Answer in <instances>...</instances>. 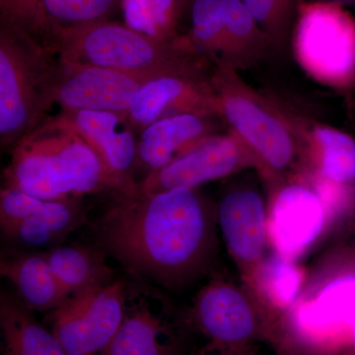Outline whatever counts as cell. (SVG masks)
<instances>
[{
    "label": "cell",
    "mask_w": 355,
    "mask_h": 355,
    "mask_svg": "<svg viewBox=\"0 0 355 355\" xmlns=\"http://www.w3.org/2000/svg\"><path fill=\"white\" fill-rule=\"evenodd\" d=\"M248 168L258 170L253 154L230 132L200 140L161 169L147 175L140 191L157 193L174 189L196 190L200 184L230 176Z\"/></svg>",
    "instance_id": "11"
},
{
    "label": "cell",
    "mask_w": 355,
    "mask_h": 355,
    "mask_svg": "<svg viewBox=\"0 0 355 355\" xmlns=\"http://www.w3.org/2000/svg\"><path fill=\"white\" fill-rule=\"evenodd\" d=\"M191 1H193V0H180V2H181L184 6H189V4H191Z\"/></svg>",
    "instance_id": "33"
},
{
    "label": "cell",
    "mask_w": 355,
    "mask_h": 355,
    "mask_svg": "<svg viewBox=\"0 0 355 355\" xmlns=\"http://www.w3.org/2000/svg\"><path fill=\"white\" fill-rule=\"evenodd\" d=\"M184 6L180 0H123L128 27L161 40L177 38V25Z\"/></svg>",
    "instance_id": "24"
},
{
    "label": "cell",
    "mask_w": 355,
    "mask_h": 355,
    "mask_svg": "<svg viewBox=\"0 0 355 355\" xmlns=\"http://www.w3.org/2000/svg\"><path fill=\"white\" fill-rule=\"evenodd\" d=\"M172 324L163 295L151 287L127 286L123 320L100 355H173Z\"/></svg>",
    "instance_id": "14"
},
{
    "label": "cell",
    "mask_w": 355,
    "mask_h": 355,
    "mask_svg": "<svg viewBox=\"0 0 355 355\" xmlns=\"http://www.w3.org/2000/svg\"><path fill=\"white\" fill-rule=\"evenodd\" d=\"M198 328L218 352L251 347L261 338H275L265 312L250 293L226 280L216 279L198 292L193 309Z\"/></svg>",
    "instance_id": "9"
},
{
    "label": "cell",
    "mask_w": 355,
    "mask_h": 355,
    "mask_svg": "<svg viewBox=\"0 0 355 355\" xmlns=\"http://www.w3.org/2000/svg\"><path fill=\"white\" fill-rule=\"evenodd\" d=\"M292 50L313 80L336 90L354 87L355 19L343 4L299 0Z\"/></svg>",
    "instance_id": "6"
},
{
    "label": "cell",
    "mask_w": 355,
    "mask_h": 355,
    "mask_svg": "<svg viewBox=\"0 0 355 355\" xmlns=\"http://www.w3.org/2000/svg\"><path fill=\"white\" fill-rule=\"evenodd\" d=\"M46 200L33 197L18 189L4 187L0 193V225L1 230L12 227L18 222L38 211Z\"/></svg>",
    "instance_id": "28"
},
{
    "label": "cell",
    "mask_w": 355,
    "mask_h": 355,
    "mask_svg": "<svg viewBox=\"0 0 355 355\" xmlns=\"http://www.w3.org/2000/svg\"><path fill=\"white\" fill-rule=\"evenodd\" d=\"M147 81L118 70L77 64L53 55L44 89V113L58 105L60 112L128 114L135 96Z\"/></svg>",
    "instance_id": "8"
},
{
    "label": "cell",
    "mask_w": 355,
    "mask_h": 355,
    "mask_svg": "<svg viewBox=\"0 0 355 355\" xmlns=\"http://www.w3.org/2000/svg\"><path fill=\"white\" fill-rule=\"evenodd\" d=\"M53 51L27 33L0 31V144L16 146L44 121V98Z\"/></svg>",
    "instance_id": "5"
},
{
    "label": "cell",
    "mask_w": 355,
    "mask_h": 355,
    "mask_svg": "<svg viewBox=\"0 0 355 355\" xmlns=\"http://www.w3.org/2000/svg\"><path fill=\"white\" fill-rule=\"evenodd\" d=\"M1 27L20 30L50 49L53 28L43 0H0Z\"/></svg>",
    "instance_id": "26"
},
{
    "label": "cell",
    "mask_w": 355,
    "mask_h": 355,
    "mask_svg": "<svg viewBox=\"0 0 355 355\" xmlns=\"http://www.w3.org/2000/svg\"><path fill=\"white\" fill-rule=\"evenodd\" d=\"M7 188L49 202L110 191L128 193L73 130L46 119L16 144L3 174Z\"/></svg>",
    "instance_id": "2"
},
{
    "label": "cell",
    "mask_w": 355,
    "mask_h": 355,
    "mask_svg": "<svg viewBox=\"0 0 355 355\" xmlns=\"http://www.w3.org/2000/svg\"><path fill=\"white\" fill-rule=\"evenodd\" d=\"M216 212L229 253L247 280L266 258L270 244L265 202L258 191L240 189L226 193Z\"/></svg>",
    "instance_id": "17"
},
{
    "label": "cell",
    "mask_w": 355,
    "mask_h": 355,
    "mask_svg": "<svg viewBox=\"0 0 355 355\" xmlns=\"http://www.w3.org/2000/svg\"><path fill=\"white\" fill-rule=\"evenodd\" d=\"M242 2L270 39L272 49L282 50L293 29L299 0H242Z\"/></svg>",
    "instance_id": "25"
},
{
    "label": "cell",
    "mask_w": 355,
    "mask_h": 355,
    "mask_svg": "<svg viewBox=\"0 0 355 355\" xmlns=\"http://www.w3.org/2000/svg\"><path fill=\"white\" fill-rule=\"evenodd\" d=\"M77 133L101 159L112 176L128 193L137 190L139 184L132 177L137 165V130L128 114L113 112H60L53 116Z\"/></svg>",
    "instance_id": "15"
},
{
    "label": "cell",
    "mask_w": 355,
    "mask_h": 355,
    "mask_svg": "<svg viewBox=\"0 0 355 355\" xmlns=\"http://www.w3.org/2000/svg\"><path fill=\"white\" fill-rule=\"evenodd\" d=\"M214 69L168 74L147 81L128 110L133 128L140 135L151 123L180 114L220 118L212 85Z\"/></svg>",
    "instance_id": "12"
},
{
    "label": "cell",
    "mask_w": 355,
    "mask_h": 355,
    "mask_svg": "<svg viewBox=\"0 0 355 355\" xmlns=\"http://www.w3.org/2000/svg\"><path fill=\"white\" fill-rule=\"evenodd\" d=\"M210 116L180 114L155 121L141 133L137 146V164L148 174L169 164L200 140L214 135Z\"/></svg>",
    "instance_id": "18"
},
{
    "label": "cell",
    "mask_w": 355,
    "mask_h": 355,
    "mask_svg": "<svg viewBox=\"0 0 355 355\" xmlns=\"http://www.w3.org/2000/svg\"><path fill=\"white\" fill-rule=\"evenodd\" d=\"M268 94L298 137L307 174L313 173L334 183L355 187L354 137L306 116L280 96Z\"/></svg>",
    "instance_id": "16"
},
{
    "label": "cell",
    "mask_w": 355,
    "mask_h": 355,
    "mask_svg": "<svg viewBox=\"0 0 355 355\" xmlns=\"http://www.w3.org/2000/svg\"><path fill=\"white\" fill-rule=\"evenodd\" d=\"M322 1L336 2V3H340L345 6V3H350V2H355V0H322Z\"/></svg>",
    "instance_id": "31"
},
{
    "label": "cell",
    "mask_w": 355,
    "mask_h": 355,
    "mask_svg": "<svg viewBox=\"0 0 355 355\" xmlns=\"http://www.w3.org/2000/svg\"><path fill=\"white\" fill-rule=\"evenodd\" d=\"M246 282L261 300L265 301L266 306L286 309L295 304L304 282V275L294 261L273 252L272 254H266Z\"/></svg>",
    "instance_id": "23"
},
{
    "label": "cell",
    "mask_w": 355,
    "mask_h": 355,
    "mask_svg": "<svg viewBox=\"0 0 355 355\" xmlns=\"http://www.w3.org/2000/svg\"><path fill=\"white\" fill-rule=\"evenodd\" d=\"M340 355H355V347H350V349L345 350V352Z\"/></svg>",
    "instance_id": "32"
},
{
    "label": "cell",
    "mask_w": 355,
    "mask_h": 355,
    "mask_svg": "<svg viewBox=\"0 0 355 355\" xmlns=\"http://www.w3.org/2000/svg\"><path fill=\"white\" fill-rule=\"evenodd\" d=\"M251 347H245L242 349H231L227 352H218L217 355H258Z\"/></svg>",
    "instance_id": "30"
},
{
    "label": "cell",
    "mask_w": 355,
    "mask_h": 355,
    "mask_svg": "<svg viewBox=\"0 0 355 355\" xmlns=\"http://www.w3.org/2000/svg\"><path fill=\"white\" fill-rule=\"evenodd\" d=\"M125 286L114 280L70 294L49 313L51 331L67 354H98L109 345L123 320Z\"/></svg>",
    "instance_id": "10"
},
{
    "label": "cell",
    "mask_w": 355,
    "mask_h": 355,
    "mask_svg": "<svg viewBox=\"0 0 355 355\" xmlns=\"http://www.w3.org/2000/svg\"><path fill=\"white\" fill-rule=\"evenodd\" d=\"M328 218V209L310 184L302 180L282 184L272 191L268 214L273 252L294 261L320 237Z\"/></svg>",
    "instance_id": "13"
},
{
    "label": "cell",
    "mask_w": 355,
    "mask_h": 355,
    "mask_svg": "<svg viewBox=\"0 0 355 355\" xmlns=\"http://www.w3.org/2000/svg\"><path fill=\"white\" fill-rule=\"evenodd\" d=\"M190 6L188 36L214 64L249 69L272 50L242 0H193Z\"/></svg>",
    "instance_id": "7"
},
{
    "label": "cell",
    "mask_w": 355,
    "mask_h": 355,
    "mask_svg": "<svg viewBox=\"0 0 355 355\" xmlns=\"http://www.w3.org/2000/svg\"><path fill=\"white\" fill-rule=\"evenodd\" d=\"M86 221L79 200L49 202L31 216L2 231L12 241L29 248L57 245Z\"/></svg>",
    "instance_id": "21"
},
{
    "label": "cell",
    "mask_w": 355,
    "mask_h": 355,
    "mask_svg": "<svg viewBox=\"0 0 355 355\" xmlns=\"http://www.w3.org/2000/svg\"><path fill=\"white\" fill-rule=\"evenodd\" d=\"M42 254L71 294L114 282L113 270L101 248L55 246Z\"/></svg>",
    "instance_id": "22"
},
{
    "label": "cell",
    "mask_w": 355,
    "mask_h": 355,
    "mask_svg": "<svg viewBox=\"0 0 355 355\" xmlns=\"http://www.w3.org/2000/svg\"><path fill=\"white\" fill-rule=\"evenodd\" d=\"M92 355H100V354H92Z\"/></svg>",
    "instance_id": "34"
},
{
    "label": "cell",
    "mask_w": 355,
    "mask_h": 355,
    "mask_svg": "<svg viewBox=\"0 0 355 355\" xmlns=\"http://www.w3.org/2000/svg\"><path fill=\"white\" fill-rule=\"evenodd\" d=\"M2 355H69L62 343L33 316L18 296H0Z\"/></svg>",
    "instance_id": "20"
},
{
    "label": "cell",
    "mask_w": 355,
    "mask_h": 355,
    "mask_svg": "<svg viewBox=\"0 0 355 355\" xmlns=\"http://www.w3.org/2000/svg\"><path fill=\"white\" fill-rule=\"evenodd\" d=\"M217 212L191 189L114 196L98 226L105 253L167 288L203 272L216 245Z\"/></svg>",
    "instance_id": "1"
},
{
    "label": "cell",
    "mask_w": 355,
    "mask_h": 355,
    "mask_svg": "<svg viewBox=\"0 0 355 355\" xmlns=\"http://www.w3.org/2000/svg\"><path fill=\"white\" fill-rule=\"evenodd\" d=\"M355 275V243L343 248L333 263V277Z\"/></svg>",
    "instance_id": "29"
},
{
    "label": "cell",
    "mask_w": 355,
    "mask_h": 355,
    "mask_svg": "<svg viewBox=\"0 0 355 355\" xmlns=\"http://www.w3.org/2000/svg\"><path fill=\"white\" fill-rule=\"evenodd\" d=\"M0 273L12 282L18 298L31 311L50 313L71 294L43 254H25L2 260Z\"/></svg>",
    "instance_id": "19"
},
{
    "label": "cell",
    "mask_w": 355,
    "mask_h": 355,
    "mask_svg": "<svg viewBox=\"0 0 355 355\" xmlns=\"http://www.w3.org/2000/svg\"><path fill=\"white\" fill-rule=\"evenodd\" d=\"M212 85L220 118L253 154L272 191L305 174L298 137L268 93L254 90L238 70L224 64H214Z\"/></svg>",
    "instance_id": "4"
},
{
    "label": "cell",
    "mask_w": 355,
    "mask_h": 355,
    "mask_svg": "<svg viewBox=\"0 0 355 355\" xmlns=\"http://www.w3.org/2000/svg\"><path fill=\"white\" fill-rule=\"evenodd\" d=\"M116 0H43L53 26L71 27L104 20Z\"/></svg>",
    "instance_id": "27"
},
{
    "label": "cell",
    "mask_w": 355,
    "mask_h": 355,
    "mask_svg": "<svg viewBox=\"0 0 355 355\" xmlns=\"http://www.w3.org/2000/svg\"><path fill=\"white\" fill-rule=\"evenodd\" d=\"M50 49L69 62L118 70L147 80L214 67L188 35L161 40L105 19L71 27L53 26Z\"/></svg>",
    "instance_id": "3"
}]
</instances>
